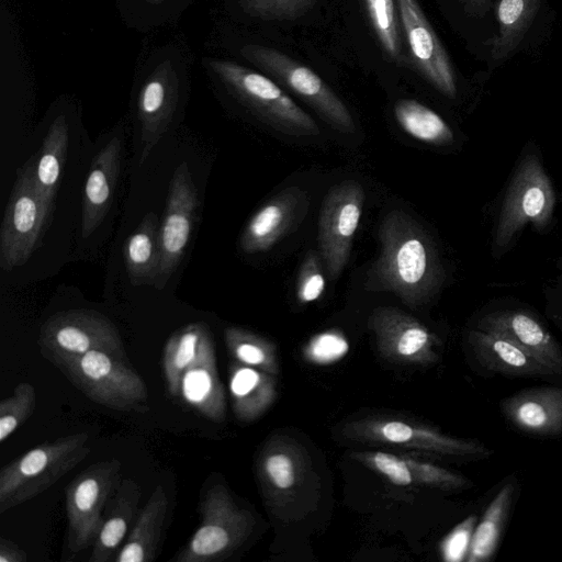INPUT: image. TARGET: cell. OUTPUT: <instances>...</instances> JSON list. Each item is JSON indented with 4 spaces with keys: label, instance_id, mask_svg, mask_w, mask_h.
Segmentation results:
<instances>
[{
    "label": "cell",
    "instance_id": "1",
    "mask_svg": "<svg viewBox=\"0 0 562 562\" xmlns=\"http://www.w3.org/2000/svg\"><path fill=\"white\" fill-rule=\"evenodd\" d=\"M380 251L367 273L369 291H387L417 308L428 303L442 282V267L430 236L409 215L392 210L382 220Z\"/></svg>",
    "mask_w": 562,
    "mask_h": 562
},
{
    "label": "cell",
    "instance_id": "2",
    "mask_svg": "<svg viewBox=\"0 0 562 562\" xmlns=\"http://www.w3.org/2000/svg\"><path fill=\"white\" fill-rule=\"evenodd\" d=\"M88 432L47 441L19 456L0 471V514L45 492L90 452Z\"/></svg>",
    "mask_w": 562,
    "mask_h": 562
},
{
    "label": "cell",
    "instance_id": "3",
    "mask_svg": "<svg viewBox=\"0 0 562 562\" xmlns=\"http://www.w3.org/2000/svg\"><path fill=\"white\" fill-rule=\"evenodd\" d=\"M200 522L171 562H217L237 551L250 536L255 518L233 498L224 483L201 493Z\"/></svg>",
    "mask_w": 562,
    "mask_h": 562
},
{
    "label": "cell",
    "instance_id": "4",
    "mask_svg": "<svg viewBox=\"0 0 562 562\" xmlns=\"http://www.w3.org/2000/svg\"><path fill=\"white\" fill-rule=\"evenodd\" d=\"M54 364L78 390L100 405L119 411H142L146 406V384L126 357L91 350Z\"/></svg>",
    "mask_w": 562,
    "mask_h": 562
},
{
    "label": "cell",
    "instance_id": "5",
    "mask_svg": "<svg viewBox=\"0 0 562 562\" xmlns=\"http://www.w3.org/2000/svg\"><path fill=\"white\" fill-rule=\"evenodd\" d=\"M212 72L244 105L274 130L291 136H317L316 122L269 77L231 60L211 58Z\"/></svg>",
    "mask_w": 562,
    "mask_h": 562
},
{
    "label": "cell",
    "instance_id": "6",
    "mask_svg": "<svg viewBox=\"0 0 562 562\" xmlns=\"http://www.w3.org/2000/svg\"><path fill=\"white\" fill-rule=\"evenodd\" d=\"M35 156L16 173L0 228V268L5 272L25 265L52 216L35 183Z\"/></svg>",
    "mask_w": 562,
    "mask_h": 562
},
{
    "label": "cell",
    "instance_id": "7",
    "mask_svg": "<svg viewBox=\"0 0 562 562\" xmlns=\"http://www.w3.org/2000/svg\"><path fill=\"white\" fill-rule=\"evenodd\" d=\"M341 434L349 440L414 449L449 458L476 460L492 454L480 441L451 437L418 422L391 416H369L347 423Z\"/></svg>",
    "mask_w": 562,
    "mask_h": 562
},
{
    "label": "cell",
    "instance_id": "8",
    "mask_svg": "<svg viewBox=\"0 0 562 562\" xmlns=\"http://www.w3.org/2000/svg\"><path fill=\"white\" fill-rule=\"evenodd\" d=\"M121 480V462L111 459L85 469L66 486V541L70 553L93 546Z\"/></svg>",
    "mask_w": 562,
    "mask_h": 562
},
{
    "label": "cell",
    "instance_id": "9",
    "mask_svg": "<svg viewBox=\"0 0 562 562\" xmlns=\"http://www.w3.org/2000/svg\"><path fill=\"white\" fill-rule=\"evenodd\" d=\"M244 58L282 83L341 133H353L351 113L339 97L313 70L284 53L257 44L240 49Z\"/></svg>",
    "mask_w": 562,
    "mask_h": 562
},
{
    "label": "cell",
    "instance_id": "10",
    "mask_svg": "<svg viewBox=\"0 0 562 562\" xmlns=\"http://www.w3.org/2000/svg\"><path fill=\"white\" fill-rule=\"evenodd\" d=\"M38 346L50 362L106 350L126 357L116 326L92 310H70L50 316L41 327Z\"/></svg>",
    "mask_w": 562,
    "mask_h": 562
},
{
    "label": "cell",
    "instance_id": "11",
    "mask_svg": "<svg viewBox=\"0 0 562 562\" xmlns=\"http://www.w3.org/2000/svg\"><path fill=\"white\" fill-rule=\"evenodd\" d=\"M555 194L550 178L536 155L526 156L506 191L496 228V245H508L528 223L538 228L550 221Z\"/></svg>",
    "mask_w": 562,
    "mask_h": 562
},
{
    "label": "cell",
    "instance_id": "12",
    "mask_svg": "<svg viewBox=\"0 0 562 562\" xmlns=\"http://www.w3.org/2000/svg\"><path fill=\"white\" fill-rule=\"evenodd\" d=\"M363 203L364 191L357 181H344L333 187L324 198L317 240L325 268L333 280L348 263Z\"/></svg>",
    "mask_w": 562,
    "mask_h": 562
},
{
    "label": "cell",
    "instance_id": "13",
    "mask_svg": "<svg viewBox=\"0 0 562 562\" xmlns=\"http://www.w3.org/2000/svg\"><path fill=\"white\" fill-rule=\"evenodd\" d=\"M199 195L189 166L182 161L169 183L159 226L160 262L154 288L162 290L180 265L194 226Z\"/></svg>",
    "mask_w": 562,
    "mask_h": 562
},
{
    "label": "cell",
    "instance_id": "14",
    "mask_svg": "<svg viewBox=\"0 0 562 562\" xmlns=\"http://www.w3.org/2000/svg\"><path fill=\"white\" fill-rule=\"evenodd\" d=\"M381 356L389 361L427 366L438 359V340L420 322L395 307H378L369 317Z\"/></svg>",
    "mask_w": 562,
    "mask_h": 562
},
{
    "label": "cell",
    "instance_id": "15",
    "mask_svg": "<svg viewBox=\"0 0 562 562\" xmlns=\"http://www.w3.org/2000/svg\"><path fill=\"white\" fill-rule=\"evenodd\" d=\"M400 19L414 60L442 94L454 98L456 76L449 56L416 0H397Z\"/></svg>",
    "mask_w": 562,
    "mask_h": 562
},
{
    "label": "cell",
    "instance_id": "16",
    "mask_svg": "<svg viewBox=\"0 0 562 562\" xmlns=\"http://www.w3.org/2000/svg\"><path fill=\"white\" fill-rule=\"evenodd\" d=\"M179 100V78L169 60L159 64L143 81L137 99L143 165L167 132Z\"/></svg>",
    "mask_w": 562,
    "mask_h": 562
},
{
    "label": "cell",
    "instance_id": "17",
    "mask_svg": "<svg viewBox=\"0 0 562 562\" xmlns=\"http://www.w3.org/2000/svg\"><path fill=\"white\" fill-rule=\"evenodd\" d=\"M310 205L306 191L288 188L263 204L245 226L239 246L246 254L271 248L304 218Z\"/></svg>",
    "mask_w": 562,
    "mask_h": 562
},
{
    "label": "cell",
    "instance_id": "18",
    "mask_svg": "<svg viewBox=\"0 0 562 562\" xmlns=\"http://www.w3.org/2000/svg\"><path fill=\"white\" fill-rule=\"evenodd\" d=\"M476 328L509 339L562 375V347L531 313L521 310L490 313L480 319Z\"/></svg>",
    "mask_w": 562,
    "mask_h": 562
},
{
    "label": "cell",
    "instance_id": "19",
    "mask_svg": "<svg viewBox=\"0 0 562 562\" xmlns=\"http://www.w3.org/2000/svg\"><path fill=\"white\" fill-rule=\"evenodd\" d=\"M505 418L519 431L540 437L562 434V387L524 389L499 403Z\"/></svg>",
    "mask_w": 562,
    "mask_h": 562
},
{
    "label": "cell",
    "instance_id": "20",
    "mask_svg": "<svg viewBox=\"0 0 562 562\" xmlns=\"http://www.w3.org/2000/svg\"><path fill=\"white\" fill-rule=\"evenodd\" d=\"M179 397L206 418L222 423L226 400L220 381L211 330L202 340L196 357L182 375Z\"/></svg>",
    "mask_w": 562,
    "mask_h": 562
},
{
    "label": "cell",
    "instance_id": "21",
    "mask_svg": "<svg viewBox=\"0 0 562 562\" xmlns=\"http://www.w3.org/2000/svg\"><path fill=\"white\" fill-rule=\"evenodd\" d=\"M121 142L112 137L95 155L86 179L82 199L81 235L89 237L111 207L120 173Z\"/></svg>",
    "mask_w": 562,
    "mask_h": 562
},
{
    "label": "cell",
    "instance_id": "22",
    "mask_svg": "<svg viewBox=\"0 0 562 562\" xmlns=\"http://www.w3.org/2000/svg\"><path fill=\"white\" fill-rule=\"evenodd\" d=\"M477 364L493 374L509 376H554L551 368L502 336L481 329L470 331L468 337Z\"/></svg>",
    "mask_w": 562,
    "mask_h": 562
},
{
    "label": "cell",
    "instance_id": "23",
    "mask_svg": "<svg viewBox=\"0 0 562 562\" xmlns=\"http://www.w3.org/2000/svg\"><path fill=\"white\" fill-rule=\"evenodd\" d=\"M140 497L142 490L134 480H121L105 508L103 524L92 546L89 562L114 560L128 536V529L137 518Z\"/></svg>",
    "mask_w": 562,
    "mask_h": 562
},
{
    "label": "cell",
    "instance_id": "24",
    "mask_svg": "<svg viewBox=\"0 0 562 562\" xmlns=\"http://www.w3.org/2000/svg\"><path fill=\"white\" fill-rule=\"evenodd\" d=\"M303 450L285 439L271 440L257 462L258 477L269 499L288 497L306 474Z\"/></svg>",
    "mask_w": 562,
    "mask_h": 562
},
{
    "label": "cell",
    "instance_id": "25",
    "mask_svg": "<svg viewBox=\"0 0 562 562\" xmlns=\"http://www.w3.org/2000/svg\"><path fill=\"white\" fill-rule=\"evenodd\" d=\"M167 510L166 492L157 485L113 561L153 562L159 554Z\"/></svg>",
    "mask_w": 562,
    "mask_h": 562
},
{
    "label": "cell",
    "instance_id": "26",
    "mask_svg": "<svg viewBox=\"0 0 562 562\" xmlns=\"http://www.w3.org/2000/svg\"><path fill=\"white\" fill-rule=\"evenodd\" d=\"M228 372L236 418L243 423L256 420L276 400V375L237 361L231 363Z\"/></svg>",
    "mask_w": 562,
    "mask_h": 562
},
{
    "label": "cell",
    "instance_id": "27",
    "mask_svg": "<svg viewBox=\"0 0 562 562\" xmlns=\"http://www.w3.org/2000/svg\"><path fill=\"white\" fill-rule=\"evenodd\" d=\"M158 217L147 213L126 238L123 255L130 282L134 286H154L160 262Z\"/></svg>",
    "mask_w": 562,
    "mask_h": 562
},
{
    "label": "cell",
    "instance_id": "28",
    "mask_svg": "<svg viewBox=\"0 0 562 562\" xmlns=\"http://www.w3.org/2000/svg\"><path fill=\"white\" fill-rule=\"evenodd\" d=\"M68 148V125L65 115L50 124L41 150L35 156V183L45 205L53 213Z\"/></svg>",
    "mask_w": 562,
    "mask_h": 562
},
{
    "label": "cell",
    "instance_id": "29",
    "mask_svg": "<svg viewBox=\"0 0 562 562\" xmlns=\"http://www.w3.org/2000/svg\"><path fill=\"white\" fill-rule=\"evenodd\" d=\"M517 482L509 479L487 505L483 517L472 532L465 560L482 562L496 552L513 508Z\"/></svg>",
    "mask_w": 562,
    "mask_h": 562
},
{
    "label": "cell",
    "instance_id": "30",
    "mask_svg": "<svg viewBox=\"0 0 562 562\" xmlns=\"http://www.w3.org/2000/svg\"><path fill=\"white\" fill-rule=\"evenodd\" d=\"M209 330L205 323L193 322L178 328L167 339L162 351V371L171 396L179 397L182 375L196 357Z\"/></svg>",
    "mask_w": 562,
    "mask_h": 562
},
{
    "label": "cell",
    "instance_id": "31",
    "mask_svg": "<svg viewBox=\"0 0 562 562\" xmlns=\"http://www.w3.org/2000/svg\"><path fill=\"white\" fill-rule=\"evenodd\" d=\"M541 0H499L496 8L499 32L492 41V57H507L521 42L531 25Z\"/></svg>",
    "mask_w": 562,
    "mask_h": 562
},
{
    "label": "cell",
    "instance_id": "32",
    "mask_svg": "<svg viewBox=\"0 0 562 562\" xmlns=\"http://www.w3.org/2000/svg\"><path fill=\"white\" fill-rule=\"evenodd\" d=\"M394 115L401 127L420 142L446 145L453 139V133L445 120L418 101L398 100L394 105Z\"/></svg>",
    "mask_w": 562,
    "mask_h": 562
},
{
    "label": "cell",
    "instance_id": "33",
    "mask_svg": "<svg viewBox=\"0 0 562 562\" xmlns=\"http://www.w3.org/2000/svg\"><path fill=\"white\" fill-rule=\"evenodd\" d=\"M392 484L397 486H428L445 491L463 490L472 482L463 475L439 465L396 456Z\"/></svg>",
    "mask_w": 562,
    "mask_h": 562
},
{
    "label": "cell",
    "instance_id": "34",
    "mask_svg": "<svg viewBox=\"0 0 562 562\" xmlns=\"http://www.w3.org/2000/svg\"><path fill=\"white\" fill-rule=\"evenodd\" d=\"M224 339L227 351L235 361L277 375V351L270 340L236 326L225 328Z\"/></svg>",
    "mask_w": 562,
    "mask_h": 562
},
{
    "label": "cell",
    "instance_id": "35",
    "mask_svg": "<svg viewBox=\"0 0 562 562\" xmlns=\"http://www.w3.org/2000/svg\"><path fill=\"white\" fill-rule=\"evenodd\" d=\"M364 3L379 42L396 59L401 55L402 40L394 0H364Z\"/></svg>",
    "mask_w": 562,
    "mask_h": 562
},
{
    "label": "cell",
    "instance_id": "36",
    "mask_svg": "<svg viewBox=\"0 0 562 562\" xmlns=\"http://www.w3.org/2000/svg\"><path fill=\"white\" fill-rule=\"evenodd\" d=\"M35 403V387L27 382L16 384L13 393L0 402V442L26 422Z\"/></svg>",
    "mask_w": 562,
    "mask_h": 562
},
{
    "label": "cell",
    "instance_id": "37",
    "mask_svg": "<svg viewBox=\"0 0 562 562\" xmlns=\"http://www.w3.org/2000/svg\"><path fill=\"white\" fill-rule=\"evenodd\" d=\"M317 0H237L241 10L257 19L295 20L312 9Z\"/></svg>",
    "mask_w": 562,
    "mask_h": 562
},
{
    "label": "cell",
    "instance_id": "38",
    "mask_svg": "<svg viewBox=\"0 0 562 562\" xmlns=\"http://www.w3.org/2000/svg\"><path fill=\"white\" fill-rule=\"evenodd\" d=\"M348 341L338 331H325L314 336L303 349L304 358L315 364H329L348 352Z\"/></svg>",
    "mask_w": 562,
    "mask_h": 562
},
{
    "label": "cell",
    "instance_id": "39",
    "mask_svg": "<svg viewBox=\"0 0 562 562\" xmlns=\"http://www.w3.org/2000/svg\"><path fill=\"white\" fill-rule=\"evenodd\" d=\"M325 279L317 256L310 252L301 266L296 295L301 303H310L317 300L324 292Z\"/></svg>",
    "mask_w": 562,
    "mask_h": 562
},
{
    "label": "cell",
    "instance_id": "40",
    "mask_svg": "<svg viewBox=\"0 0 562 562\" xmlns=\"http://www.w3.org/2000/svg\"><path fill=\"white\" fill-rule=\"evenodd\" d=\"M473 529V518L460 524L441 543V554L446 561L456 562L467 557Z\"/></svg>",
    "mask_w": 562,
    "mask_h": 562
},
{
    "label": "cell",
    "instance_id": "41",
    "mask_svg": "<svg viewBox=\"0 0 562 562\" xmlns=\"http://www.w3.org/2000/svg\"><path fill=\"white\" fill-rule=\"evenodd\" d=\"M25 553L9 539L0 538V562H23Z\"/></svg>",
    "mask_w": 562,
    "mask_h": 562
},
{
    "label": "cell",
    "instance_id": "42",
    "mask_svg": "<svg viewBox=\"0 0 562 562\" xmlns=\"http://www.w3.org/2000/svg\"><path fill=\"white\" fill-rule=\"evenodd\" d=\"M491 0H465L468 7L476 14H484Z\"/></svg>",
    "mask_w": 562,
    "mask_h": 562
},
{
    "label": "cell",
    "instance_id": "43",
    "mask_svg": "<svg viewBox=\"0 0 562 562\" xmlns=\"http://www.w3.org/2000/svg\"><path fill=\"white\" fill-rule=\"evenodd\" d=\"M147 1L157 4V3L165 2L166 0H147Z\"/></svg>",
    "mask_w": 562,
    "mask_h": 562
}]
</instances>
